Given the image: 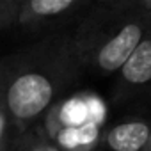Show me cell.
<instances>
[{"mask_svg": "<svg viewBox=\"0 0 151 151\" xmlns=\"http://www.w3.org/2000/svg\"><path fill=\"white\" fill-rule=\"evenodd\" d=\"M84 96H86V103H87V110H89V121L103 126L105 117H107V107H105L103 100L96 93H91V91H84Z\"/></svg>", "mask_w": 151, "mask_h": 151, "instance_id": "cell-9", "label": "cell"}, {"mask_svg": "<svg viewBox=\"0 0 151 151\" xmlns=\"http://www.w3.org/2000/svg\"><path fill=\"white\" fill-rule=\"evenodd\" d=\"M86 0H23L16 25L23 29H41L73 14Z\"/></svg>", "mask_w": 151, "mask_h": 151, "instance_id": "cell-4", "label": "cell"}, {"mask_svg": "<svg viewBox=\"0 0 151 151\" xmlns=\"http://www.w3.org/2000/svg\"><path fill=\"white\" fill-rule=\"evenodd\" d=\"M20 2H23V0H20Z\"/></svg>", "mask_w": 151, "mask_h": 151, "instance_id": "cell-12", "label": "cell"}, {"mask_svg": "<svg viewBox=\"0 0 151 151\" xmlns=\"http://www.w3.org/2000/svg\"><path fill=\"white\" fill-rule=\"evenodd\" d=\"M13 151H62V149H59L41 130L32 126L16 137Z\"/></svg>", "mask_w": 151, "mask_h": 151, "instance_id": "cell-7", "label": "cell"}, {"mask_svg": "<svg viewBox=\"0 0 151 151\" xmlns=\"http://www.w3.org/2000/svg\"><path fill=\"white\" fill-rule=\"evenodd\" d=\"M80 69L73 36L41 41L0 62V98L18 133L43 119L77 80Z\"/></svg>", "mask_w": 151, "mask_h": 151, "instance_id": "cell-1", "label": "cell"}, {"mask_svg": "<svg viewBox=\"0 0 151 151\" xmlns=\"http://www.w3.org/2000/svg\"><path fill=\"white\" fill-rule=\"evenodd\" d=\"M18 130L11 121V116L0 98V151H13V146L18 137Z\"/></svg>", "mask_w": 151, "mask_h": 151, "instance_id": "cell-8", "label": "cell"}, {"mask_svg": "<svg viewBox=\"0 0 151 151\" xmlns=\"http://www.w3.org/2000/svg\"><path fill=\"white\" fill-rule=\"evenodd\" d=\"M149 29L151 11L139 0H100L73 34L80 66L117 73Z\"/></svg>", "mask_w": 151, "mask_h": 151, "instance_id": "cell-2", "label": "cell"}, {"mask_svg": "<svg viewBox=\"0 0 151 151\" xmlns=\"http://www.w3.org/2000/svg\"><path fill=\"white\" fill-rule=\"evenodd\" d=\"M20 6V0H0V30L9 29L16 23Z\"/></svg>", "mask_w": 151, "mask_h": 151, "instance_id": "cell-10", "label": "cell"}, {"mask_svg": "<svg viewBox=\"0 0 151 151\" xmlns=\"http://www.w3.org/2000/svg\"><path fill=\"white\" fill-rule=\"evenodd\" d=\"M48 139L62 151H94L103 139V132L101 124L89 121L82 126L60 128Z\"/></svg>", "mask_w": 151, "mask_h": 151, "instance_id": "cell-6", "label": "cell"}, {"mask_svg": "<svg viewBox=\"0 0 151 151\" xmlns=\"http://www.w3.org/2000/svg\"><path fill=\"white\" fill-rule=\"evenodd\" d=\"M139 2H140L146 9H149V11H151V0H139Z\"/></svg>", "mask_w": 151, "mask_h": 151, "instance_id": "cell-11", "label": "cell"}, {"mask_svg": "<svg viewBox=\"0 0 151 151\" xmlns=\"http://www.w3.org/2000/svg\"><path fill=\"white\" fill-rule=\"evenodd\" d=\"M110 151H146L151 142V123L146 119H126L103 133Z\"/></svg>", "mask_w": 151, "mask_h": 151, "instance_id": "cell-5", "label": "cell"}, {"mask_svg": "<svg viewBox=\"0 0 151 151\" xmlns=\"http://www.w3.org/2000/svg\"><path fill=\"white\" fill-rule=\"evenodd\" d=\"M117 96L128 98L151 86V29L119 68Z\"/></svg>", "mask_w": 151, "mask_h": 151, "instance_id": "cell-3", "label": "cell"}]
</instances>
